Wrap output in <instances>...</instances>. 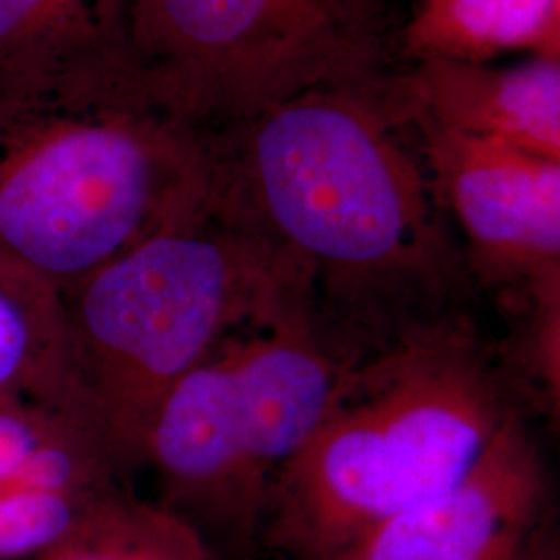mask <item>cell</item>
Returning <instances> with one entry per match:
<instances>
[{"instance_id":"9","label":"cell","mask_w":560,"mask_h":560,"mask_svg":"<svg viewBox=\"0 0 560 560\" xmlns=\"http://www.w3.org/2000/svg\"><path fill=\"white\" fill-rule=\"evenodd\" d=\"M395 83L405 122L418 117L560 161V57L513 67L413 60L400 67Z\"/></svg>"},{"instance_id":"11","label":"cell","mask_w":560,"mask_h":560,"mask_svg":"<svg viewBox=\"0 0 560 560\" xmlns=\"http://www.w3.org/2000/svg\"><path fill=\"white\" fill-rule=\"evenodd\" d=\"M509 52L560 57V0H416L400 60L490 62Z\"/></svg>"},{"instance_id":"12","label":"cell","mask_w":560,"mask_h":560,"mask_svg":"<svg viewBox=\"0 0 560 560\" xmlns=\"http://www.w3.org/2000/svg\"><path fill=\"white\" fill-rule=\"evenodd\" d=\"M62 303L42 280L0 260V402L44 407L57 372Z\"/></svg>"},{"instance_id":"2","label":"cell","mask_w":560,"mask_h":560,"mask_svg":"<svg viewBox=\"0 0 560 560\" xmlns=\"http://www.w3.org/2000/svg\"><path fill=\"white\" fill-rule=\"evenodd\" d=\"M307 272L210 189L62 295L46 409L140 467L164 397L222 340L291 301Z\"/></svg>"},{"instance_id":"10","label":"cell","mask_w":560,"mask_h":560,"mask_svg":"<svg viewBox=\"0 0 560 560\" xmlns=\"http://www.w3.org/2000/svg\"><path fill=\"white\" fill-rule=\"evenodd\" d=\"M127 69V0H0V78Z\"/></svg>"},{"instance_id":"13","label":"cell","mask_w":560,"mask_h":560,"mask_svg":"<svg viewBox=\"0 0 560 560\" xmlns=\"http://www.w3.org/2000/svg\"><path fill=\"white\" fill-rule=\"evenodd\" d=\"M55 550L52 560H217L187 521L117 492L90 506Z\"/></svg>"},{"instance_id":"1","label":"cell","mask_w":560,"mask_h":560,"mask_svg":"<svg viewBox=\"0 0 560 560\" xmlns=\"http://www.w3.org/2000/svg\"><path fill=\"white\" fill-rule=\"evenodd\" d=\"M395 75L312 90L200 138L212 191L298 261L314 293L439 298L467 268L400 141Z\"/></svg>"},{"instance_id":"15","label":"cell","mask_w":560,"mask_h":560,"mask_svg":"<svg viewBox=\"0 0 560 560\" xmlns=\"http://www.w3.org/2000/svg\"><path fill=\"white\" fill-rule=\"evenodd\" d=\"M62 421L38 402L32 409L18 400L0 402V486L20 471L42 442L59 430Z\"/></svg>"},{"instance_id":"5","label":"cell","mask_w":560,"mask_h":560,"mask_svg":"<svg viewBox=\"0 0 560 560\" xmlns=\"http://www.w3.org/2000/svg\"><path fill=\"white\" fill-rule=\"evenodd\" d=\"M345 372L320 337L312 298L222 340L171 388L150 425L143 465L159 474L164 509L208 544L243 550Z\"/></svg>"},{"instance_id":"3","label":"cell","mask_w":560,"mask_h":560,"mask_svg":"<svg viewBox=\"0 0 560 560\" xmlns=\"http://www.w3.org/2000/svg\"><path fill=\"white\" fill-rule=\"evenodd\" d=\"M201 140L127 69L0 78V260L59 298L179 214Z\"/></svg>"},{"instance_id":"7","label":"cell","mask_w":560,"mask_h":560,"mask_svg":"<svg viewBox=\"0 0 560 560\" xmlns=\"http://www.w3.org/2000/svg\"><path fill=\"white\" fill-rule=\"evenodd\" d=\"M436 198L459 222L481 280L559 295L560 161L409 117Z\"/></svg>"},{"instance_id":"4","label":"cell","mask_w":560,"mask_h":560,"mask_svg":"<svg viewBox=\"0 0 560 560\" xmlns=\"http://www.w3.org/2000/svg\"><path fill=\"white\" fill-rule=\"evenodd\" d=\"M513 411L478 345L434 326L347 370L282 469L266 540L295 560H340L384 523L453 490Z\"/></svg>"},{"instance_id":"8","label":"cell","mask_w":560,"mask_h":560,"mask_svg":"<svg viewBox=\"0 0 560 560\" xmlns=\"http://www.w3.org/2000/svg\"><path fill=\"white\" fill-rule=\"evenodd\" d=\"M548 517L540 448L511 411L453 490L384 523L340 560H548Z\"/></svg>"},{"instance_id":"14","label":"cell","mask_w":560,"mask_h":560,"mask_svg":"<svg viewBox=\"0 0 560 560\" xmlns=\"http://www.w3.org/2000/svg\"><path fill=\"white\" fill-rule=\"evenodd\" d=\"M102 499L42 490H0V559L57 546L71 534L83 513Z\"/></svg>"},{"instance_id":"6","label":"cell","mask_w":560,"mask_h":560,"mask_svg":"<svg viewBox=\"0 0 560 560\" xmlns=\"http://www.w3.org/2000/svg\"><path fill=\"white\" fill-rule=\"evenodd\" d=\"M402 65L390 0H127L129 75L200 138Z\"/></svg>"}]
</instances>
